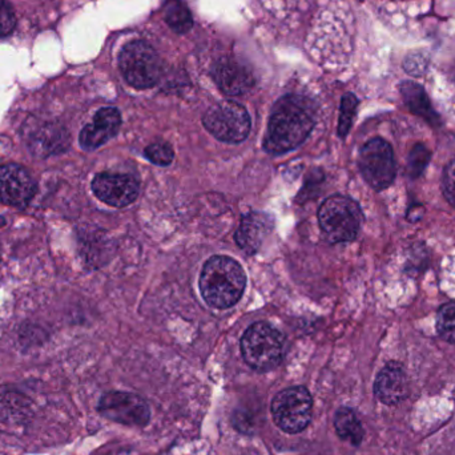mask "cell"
I'll use <instances>...</instances> for the list:
<instances>
[{"label": "cell", "mask_w": 455, "mask_h": 455, "mask_svg": "<svg viewBox=\"0 0 455 455\" xmlns=\"http://www.w3.org/2000/svg\"><path fill=\"white\" fill-rule=\"evenodd\" d=\"M318 223L329 243H347L360 233L363 223V211L350 197L334 195L321 205Z\"/></svg>", "instance_id": "3"}, {"label": "cell", "mask_w": 455, "mask_h": 455, "mask_svg": "<svg viewBox=\"0 0 455 455\" xmlns=\"http://www.w3.org/2000/svg\"><path fill=\"white\" fill-rule=\"evenodd\" d=\"M275 228L272 216L264 212H249L241 219L235 230V243L246 254H256Z\"/></svg>", "instance_id": "15"}, {"label": "cell", "mask_w": 455, "mask_h": 455, "mask_svg": "<svg viewBox=\"0 0 455 455\" xmlns=\"http://www.w3.org/2000/svg\"><path fill=\"white\" fill-rule=\"evenodd\" d=\"M98 411L109 421L125 427H146L151 419L149 406L143 398L133 393H107L101 397Z\"/></svg>", "instance_id": "9"}, {"label": "cell", "mask_w": 455, "mask_h": 455, "mask_svg": "<svg viewBox=\"0 0 455 455\" xmlns=\"http://www.w3.org/2000/svg\"><path fill=\"white\" fill-rule=\"evenodd\" d=\"M400 90L403 103L414 115L427 120L430 124L440 125V116L433 108L429 96L421 85L414 82H403Z\"/></svg>", "instance_id": "16"}, {"label": "cell", "mask_w": 455, "mask_h": 455, "mask_svg": "<svg viewBox=\"0 0 455 455\" xmlns=\"http://www.w3.org/2000/svg\"><path fill=\"white\" fill-rule=\"evenodd\" d=\"M283 334L267 323L249 326L241 339L243 361L257 371H269L280 365L283 357Z\"/></svg>", "instance_id": "4"}, {"label": "cell", "mask_w": 455, "mask_h": 455, "mask_svg": "<svg viewBox=\"0 0 455 455\" xmlns=\"http://www.w3.org/2000/svg\"><path fill=\"white\" fill-rule=\"evenodd\" d=\"M120 71L128 84L147 90L159 83L163 74L162 59L148 43L131 42L120 52Z\"/></svg>", "instance_id": "5"}, {"label": "cell", "mask_w": 455, "mask_h": 455, "mask_svg": "<svg viewBox=\"0 0 455 455\" xmlns=\"http://www.w3.org/2000/svg\"><path fill=\"white\" fill-rule=\"evenodd\" d=\"M270 411L275 424L283 432L296 435L307 429L312 421V395L307 387H288L273 398Z\"/></svg>", "instance_id": "6"}, {"label": "cell", "mask_w": 455, "mask_h": 455, "mask_svg": "<svg viewBox=\"0 0 455 455\" xmlns=\"http://www.w3.org/2000/svg\"><path fill=\"white\" fill-rule=\"evenodd\" d=\"M315 128L313 109L299 96H285L273 107L264 138V149L283 155L299 148Z\"/></svg>", "instance_id": "1"}, {"label": "cell", "mask_w": 455, "mask_h": 455, "mask_svg": "<svg viewBox=\"0 0 455 455\" xmlns=\"http://www.w3.org/2000/svg\"><path fill=\"white\" fill-rule=\"evenodd\" d=\"M334 429L345 443L350 445H361L363 440V427L357 414L349 408H341L334 416Z\"/></svg>", "instance_id": "17"}, {"label": "cell", "mask_w": 455, "mask_h": 455, "mask_svg": "<svg viewBox=\"0 0 455 455\" xmlns=\"http://www.w3.org/2000/svg\"><path fill=\"white\" fill-rule=\"evenodd\" d=\"M430 162V152L424 144H417L411 149V156H409V175L411 178H419L427 167Z\"/></svg>", "instance_id": "23"}, {"label": "cell", "mask_w": 455, "mask_h": 455, "mask_svg": "<svg viewBox=\"0 0 455 455\" xmlns=\"http://www.w3.org/2000/svg\"><path fill=\"white\" fill-rule=\"evenodd\" d=\"M374 395L385 405H398L409 395V379L403 366L389 363L382 368L374 382Z\"/></svg>", "instance_id": "14"}, {"label": "cell", "mask_w": 455, "mask_h": 455, "mask_svg": "<svg viewBox=\"0 0 455 455\" xmlns=\"http://www.w3.org/2000/svg\"><path fill=\"white\" fill-rule=\"evenodd\" d=\"M203 124L208 132L223 143L238 144L251 132V116L241 104L221 101L205 112Z\"/></svg>", "instance_id": "7"}, {"label": "cell", "mask_w": 455, "mask_h": 455, "mask_svg": "<svg viewBox=\"0 0 455 455\" xmlns=\"http://www.w3.org/2000/svg\"><path fill=\"white\" fill-rule=\"evenodd\" d=\"M36 192L34 179L24 168L16 164L0 167V203L12 207H24Z\"/></svg>", "instance_id": "11"}, {"label": "cell", "mask_w": 455, "mask_h": 455, "mask_svg": "<svg viewBox=\"0 0 455 455\" xmlns=\"http://www.w3.org/2000/svg\"><path fill=\"white\" fill-rule=\"evenodd\" d=\"M16 26L15 13L10 3L0 0V36L10 35Z\"/></svg>", "instance_id": "24"}, {"label": "cell", "mask_w": 455, "mask_h": 455, "mask_svg": "<svg viewBox=\"0 0 455 455\" xmlns=\"http://www.w3.org/2000/svg\"><path fill=\"white\" fill-rule=\"evenodd\" d=\"M200 291L210 307L228 309L237 304L246 286V275L235 259L213 256L205 262L200 275Z\"/></svg>", "instance_id": "2"}, {"label": "cell", "mask_w": 455, "mask_h": 455, "mask_svg": "<svg viewBox=\"0 0 455 455\" xmlns=\"http://www.w3.org/2000/svg\"><path fill=\"white\" fill-rule=\"evenodd\" d=\"M443 191L449 204L455 208V160L443 171Z\"/></svg>", "instance_id": "25"}, {"label": "cell", "mask_w": 455, "mask_h": 455, "mask_svg": "<svg viewBox=\"0 0 455 455\" xmlns=\"http://www.w3.org/2000/svg\"><path fill=\"white\" fill-rule=\"evenodd\" d=\"M427 59L419 53H411L406 58L405 64H403L406 71L414 76H421L427 71Z\"/></svg>", "instance_id": "26"}, {"label": "cell", "mask_w": 455, "mask_h": 455, "mask_svg": "<svg viewBox=\"0 0 455 455\" xmlns=\"http://www.w3.org/2000/svg\"><path fill=\"white\" fill-rule=\"evenodd\" d=\"M122 125V115L114 107L99 109L92 123L83 128L79 136L80 147L91 152L100 148L119 132Z\"/></svg>", "instance_id": "12"}, {"label": "cell", "mask_w": 455, "mask_h": 455, "mask_svg": "<svg viewBox=\"0 0 455 455\" xmlns=\"http://www.w3.org/2000/svg\"><path fill=\"white\" fill-rule=\"evenodd\" d=\"M31 141L32 149L35 152H39L40 156L64 151L68 147V136H67L66 131L61 128L55 130L51 125L39 131Z\"/></svg>", "instance_id": "18"}, {"label": "cell", "mask_w": 455, "mask_h": 455, "mask_svg": "<svg viewBox=\"0 0 455 455\" xmlns=\"http://www.w3.org/2000/svg\"><path fill=\"white\" fill-rule=\"evenodd\" d=\"M437 331L443 339L455 344V301L443 305L438 310Z\"/></svg>", "instance_id": "20"}, {"label": "cell", "mask_w": 455, "mask_h": 455, "mask_svg": "<svg viewBox=\"0 0 455 455\" xmlns=\"http://www.w3.org/2000/svg\"><path fill=\"white\" fill-rule=\"evenodd\" d=\"M144 156L160 167H167L175 159V152L168 143H152L144 149Z\"/></svg>", "instance_id": "22"}, {"label": "cell", "mask_w": 455, "mask_h": 455, "mask_svg": "<svg viewBox=\"0 0 455 455\" xmlns=\"http://www.w3.org/2000/svg\"><path fill=\"white\" fill-rule=\"evenodd\" d=\"M358 167L366 183L376 191L389 188L397 173L395 152L381 138L371 139L361 148Z\"/></svg>", "instance_id": "8"}, {"label": "cell", "mask_w": 455, "mask_h": 455, "mask_svg": "<svg viewBox=\"0 0 455 455\" xmlns=\"http://www.w3.org/2000/svg\"><path fill=\"white\" fill-rule=\"evenodd\" d=\"M3 226H5V220H4V219L2 218V216H0V227H3Z\"/></svg>", "instance_id": "27"}, {"label": "cell", "mask_w": 455, "mask_h": 455, "mask_svg": "<svg viewBox=\"0 0 455 455\" xmlns=\"http://www.w3.org/2000/svg\"><path fill=\"white\" fill-rule=\"evenodd\" d=\"M92 192L104 204L124 208L136 202L140 186L128 173L103 172L93 179Z\"/></svg>", "instance_id": "10"}, {"label": "cell", "mask_w": 455, "mask_h": 455, "mask_svg": "<svg viewBox=\"0 0 455 455\" xmlns=\"http://www.w3.org/2000/svg\"><path fill=\"white\" fill-rule=\"evenodd\" d=\"M358 99L355 98L353 93H347L342 98L341 101V111H339V136L341 139H345L349 133L350 128H352L353 119L355 116V111H357Z\"/></svg>", "instance_id": "21"}, {"label": "cell", "mask_w": 455, "mask_h": 455, "mask_svg": "<svg viewBox=\"0 0 455 455\" xmlns=\"http://www.w3.org/2000/svg\"><path fill=\"white\" fill-rule=\"evenodd\" d=\"M164 18L168 26L178 34H186L194 27L191 11L181 0H167L165 2Z\"/></svg>", "instance_id": "19"}, {"label": "cell", "mask_w": 455, "mask_h": 455, "mask_svg": "<svg viewBox=\"0 0 455 455\" xmlns=\"http://www.w3.org/2000/svg\"><path fill=\"white\" fill-rule=\"evenodd\" d=\"M212 76L218 87L229 96L245 95L256 83L245 64L230 58L221 59L213 66Z\"/></svg>", "instance_id": "13"}]
</instances>
